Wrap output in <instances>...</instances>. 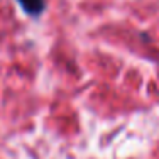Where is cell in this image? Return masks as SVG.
I'll list each match as a JSON object with an SVG mask.
<instances>
[{"label":"cell","instance_id":"obj_1","mask_svg":"<svg viewBox=\"0 0 159 159\" xmlns=\"http://www.w3.org/2000/svg\"><path fill=\"white\" fill-rule=\"evenodd\" d=\"M17 2L22 10L31 17H39L46 9V0H17Z\"/></svg>","mask_w":159,"mask_h":159}]
</instances>
